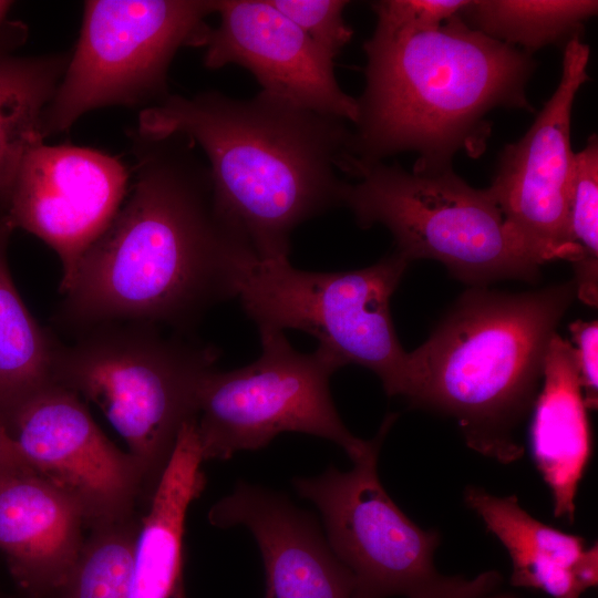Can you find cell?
I'll return each mask as SVG.
<instances>
[{"label":"cell","mask_w":598,"mask_h":598,"mask_svg":"<svg viewBox=\"0 0 598 598\" xmlns=\"http://www.w3.org/2000/svg\"><path fill=\"white\" fill-rule=\"evenodd\" d=\"M0 225V422L8 430L30 399L54 383L58 341L43 329L21 299L8 266L13 233Z\"/></svg>","instance_id":"cell-20"},{"label":"cell","mask_w":598,"mask_h":598,"mask_svg":"<svg viewBox=\"0 0 598 598\" xmlns=\"http://www.w3.org/2000/svg\"><path fill=\"white\" fill-rule=\"evenodd\" d=\"M69 54L13 55L0 51V218L24 155L44 142L43 113L64 74Z\"/></svg>","instance_id":"cell-21"},{"label":"cell","mask_w":598,"mask_h":598,"mask_svg":"<svg viewBox=\"0 0 598 598\" xmlns=\"http://www.w3.org/2000/svg\"><path fill=\"white\" fill-rule=\"evenodd\" d=\"M133 141L130 196L80 259L55 321L74 331L134 321L185 333L235 297L255 254L218 209L193 141L136 133Z\"/></svg>","instance_id":"cell-1"},{"label":"cell","mask_w":598,"mask_h":598,"mask_svg":"<svg viewBox=\"0 0 598 598\" xmlns=\"http://www.w3.org/2000/svg\"><path fill=\"white\" fill-rule=\"evenodd\" d=\"M409 264L395 250L367 268L334 272L251 257L237 275L235 297L258 330L305 331L340 367L362 365L379 377L388 395L405 398L408 352L390 301Z\"/></svg>","instance_id":"cell-8"},{"label":"cell","mask_w":598,"mask_h":598,"mask_svg":"<svg viewBox=\"0 0 598 598\" xmlns=\"http://www.w3.org/2000/svg\"><path fill=\"white\" fill-rule=\"evenodd\" d=\"M8 432L29 465L80 504L87 526L133 515L145 494L134 457L104 435L80 396L63 385L52 383L30 399Z\"/></svg>","instance_id":"cell-13"},{"label":"cell","mask_w":598,"mask_h":598,"mask_svg":"<svg viewBox=\"0 0 598 598\" xmlns=\"http://www.w3.org/2000/svg\"><path fill=\"white\" fill-rule=\"evenodd\" d=\"M468 0H382L372 4L375 27L398 31L435 29L457 14Z\"/></svg>","instance_id":"cell-26"},{"label":"cell","mask_w":598,"mask_h":598,"mask_svg":"<svg viewBox=\"0 0 598 598\" xmlns=\"http://www.w3.org/2000/svg\"><path fill=\"white\" fill-rule=\"evenodd\" d=\"M504 598H516V597H514L513 595H509V594H505Z\"/></svg>","instance_id":"cell-30"},{"label":"cell","mask_w":598,"mask_h":598,"mask_svg":"<svg viewBox=\"0 0 598 598\" xmlns=\"http://www.w3.org/2000/svg\"><path fill=\"white\" fill-rule=\"evenodd\" d=\"M569 237L581 250L574 266L577 298L590 307L598 305V138L590 135L586 146L574 153Z\"/></svg>","instance_id":"cell-24"},{"label":"cell","mask_w":598,"mask_h":598,"mask_svg":"<svg viewBox=\"0 0 598 598\" xmlns=\"http://www.w3.org/2000/svg\"><path fill=\"white\" fill-rule=\"evenodd\" d=\"M597 11L596 0H475L458 16L471 28L532 54L580 34Z\"/></svg>","instance_id":"cell-22"},{"label":"cell","mask_w":598,"mask_h":598,"mask_svg":"<svg viewBox=\"0 0 598 598\" xmlns=\"http://www.w3.org/2000/svg\"><path fill=\"white\" fill-rule=\"evenodd\" d=\"M465 504L506 549L511 584L553 598H580L598 584V548L577 535L554 528L525 511L515 495L497 496L468 486Z\"/></svg>","instance_id":"cell-17"},{"label":"cell","mask_w":598,"mask_h":598,"mask_svg":"<svg viewBox=\"0 0 598 598\" xmlns=\"http://www.w3.org/2000/svg\"><path fill=\"white\" fill-rule=\"evenodd\" d=\"M141 520L134 514L93 524L58 598H132Z\"/></svg>","instance_id":"cell-23"},{"label":"cell","mask_w":598,"mask_h":598,"mask_svg":"<svg viewBox=\"0 0 598 598\" xmlns=\"http://www.w3.org/2000/svg\"><path fill=\"white\" fill-rule=\"evenodd\" d=\"M533 409L530 442L535 464L551 494L554 516L571 524L592 440L575 348L558 333L549 343Z\"/></svg>","instance_id":"cell-18"},{"label":"cell","mask_w":598,"mask_h":598,"mask_svg":"<svg viewBox=\"0 0 598 598\" xmlns=\"http://www.w3.org/2000/svg\"><path fill=\"white\" fill-rule=\"evenodd\" d=\"M589 54L580 34L566 42L556 90L524 136L504 146L487 188L506 223L542 264L565 259L575 265L581 258L568 228L570 124L575 97L588 80Z\"/></svg>","instance_id":"cell-11"},{"label":"cell","mask_w":598,"mask_h":598,"mask_svg":"<svg viewBox=\"0 0 598 598\" xmlns=\"http://www.w3.org/2000/svg\"><path fill=\"white\" fill-rule=\"evenodd\" d=\"M11 1L7 0H0V51H10L9 45H13L17 40H21L22 38L17 37H9V34L13 35L17 32H22V29H14V25H10L8 23L7 17L10 8L12 7Z\"/></svg>","instance_id":"cell-29"},{"label":"cell","mask_w":598,"mask_h":598,"mask_svg":"<svg viewBox=\"0 0 598 598\" xmlns=\"http://www.w3.org/2000/svg\"><path fill=\"white\" fill-rule=\"evenodd\" d=\"M115 321L59 342L54 383L95 403L125 441L151 499L183 426L197 417V392L219 351L184 332Z\"/></svg>","instance_id":"cell-5"},{"label":"cell","mask_w":598,"mask_h":598,"mask_svg":"<svg viewBox=\"0 0 598 598\" xmlns=\"http://www.w3.org/2000/svg\"><path fill=\"white\" fill-rule=\"evenodd\" d=\"M128 179L117 157L90 147L42 142L24 155L6 217L13 229L34 235L59 256L62 295L83 254L122 206Z\"/></svg>","instance_id":"cell-12"},{"label":"cell","mask_w":598,"mask_h":598,"mask_svg":"<svg viewBox=\"0 0 598 598\" xmlns=\"http://www.w3.org/2000/svg\"><path fill=\"white\" fill-rule=\"evenodd\" d=\"M208 520L244 526L265 568V598H359L350 570L338 559L315 518L286 496L245 481L215 503Z\"/></svg>","instance_id":"cell-15"},{"label":"cell","mask_w":598,"mask_h":598,"mask_svg":"<svg viewBox=\"0 0 598 598\" xmlns=\"http://www.w3.org/2000/svg\"><path fill=\"white\" fill-rule=\"evenodd\" d=\"M87 526L80 504L33 470L0 473V551L30 598L54 595Z\"/></svg>","instance_id":"cell-16"},{"label":"cell","mask_w":598,"mask_h":598,"mask_svg":"<svg viewBox=\"0 0 598 598\" xmlns=\"http://www.w3.org/2000/svg\"><path fill=\"white\" fill-rule=\"evenodd\" d=\"M203 462L194 419L183 426L141 520L132 598H186L185 519L189 505L205 487Z\"/></svg>","instance_id":"cell-19"},{"label":"cell","mask_w":598,"mask_h":598,"mask_svg":"<svg viewBox=\"0 0 598 598\" xmlns=\"http://www.w3.org/2000/svg\"><path fill=\"white\" fill-rule=\"evenodd\" d=\"M396 414H388L367 451L348 471L329 467L312 477H296L297 494L320 513L334 555L352 574L359 598H488L502 576L440 573L434 563L441 537L421 528L385 491L378 462Z\"/></svg>","instance_id":"cell-7"},{"label":"cell","mask_w":598,"mask_h":598,"mask_svg":"<svg viewBox=\"0 0 598 598\" xmlns=\"http://www.w3.org/2000/svg\"><path fill=\"white\" fill-rule=\"evenodd\" d=\"M19 470L33 468L27 462L8 430L0 422V473Z\"/></svg>","instance_id":"cell-28"},{"label":"cell","mask_w":598,"mask_h":598,"mask_svg":"<svg viewBox=\"0 0 598 598\" xmlns=\"http://www.w3.org/2000/svg\"><path fill=\"white\" fill-rule=\"evenodd\" d=\"M488 598H498V595L495 594V595H493V596H491V597H488Z\"/></svg>","instance_id":"cell-31"},{"label":"cell","mask_w":598,"mask_h":598,"mask_svg":"<svg viewBox=\"0 0 598 598\" xmlns=\"http://www.w3.org/2000/svg\"><path fill=\"white\" fill-rule=\"evenodd\" d=\"M576 297L574 279L520 293L472 287L408 352L405 398L454 417L476 453L502 464L519 460L520 425L539 392L549 343Z\"/></svg>","instance_id":"cell-4"},{"label":"cell","mask_w":598,"mask_h":598,"mask_svg":"<svg viewBox=\"0 0 598 598\" xmlns=\"http://www.w3.org/2000/svg\"><path fill=\"white\" fill-rule=\"evenodd\" d=\"M4 219H6V217H4V218H0V225H1V223H2Z\"/></svg>","instance_id":"cell-32"},{"label":"cell","mask_w":598,"mask_h":598,"mask_svg":"<svg viewBox=\"0 0 598 598\" xmlns=\"http://www.w3.org/2000/svg\"><path fill=\"white\" fill-rule=\"evenodd\" d=\"M569 330L574 342L579 381L586 408L596 410L598 404V323L596 320H576Z\"/></svg>","instance_id":"cell-27"},{"label":"cell","mask_w":598,"mask_h":598,"mask_svg":"<svg viewBox=\"0 0 598 598\" xmlns=\"http://www.w3.org/2000/svg\"><path fill=\"white\" fill-rule=\"evenodd\" d=\"M330 59L351 41L353 30L343 19V0H269Z\"/></svg>","instance_id":"cell-25"},{"label":"cell","mask_w":598,"mask_h":598,"mask_svg":"<svg viewBox=\"0 0 598 598\" xmlns=\"http://www.w3.org/2000/svg\"><path fill=\"white\" fill-rule=\"evenodd\" d=\"M365 85L357 99L351 155L359 168L416 152L412 172L453 169L461 151L478 157L497 107L533 111L530 53L471 28L457 14L424 31L375 27L363 43Z\"/></svg>","instance_id":"cell-3"},{"label":"cell","mask_w":598,"mask_h":598,"mask_svg":"<svg viewBox=\"0 0 598 598\" xmlns=\"http://www.w3.org/2000/svg\"><path fill=\"white\" fill-rule=\"evenodd\" d=\"M343 200L361 228L384 226L410 262L434 259L461 281L486 287L503 279L533 281L543 265L506 223L486 189L453 169L408 172L383 162L358 169Z\"/></svg>","instance_id":"cell-6"},{"label":"cell","mask_w":598,"mask_h":598,"mask_svg":"<svg viewBox=\"0 0 598 598\" xmlns=\"http://www.w3.org/2000/svg\"><path fill=\"white\" fill-rule=\"evenodd\" d=\"M204 65L238 64L261 91L298 106L354 123L357 99L339 85L333 61L269 0H215Z\"/></svg>","instance_id":"cell-14"},{"label":"cell","mask_w":598,"mask_h":598,"mask_svg":"<svg viewBox=\"0 0 598 598\" xmlns=\"http://www.w3.org/2000/svg\"><path fill=\"white\" fill-rule=\"evenodd\" d=\"M261 353L231 371H208L197 392L196 432L203 461L258 451L277 435L297 432L339 445L353 462L370 440L353 435L332 401L329 381L341 368L317 348L297 351L283 331L259 330Z\"/></svg>","instance_id":"cell-10"},{"label":"cell","mask_w":598,"mask_h":598,"mask_svg":"<svg viewBox=\"0 0 598 598\" xmlns=\"http://www.w3.org/2000/svg\"><path fill=\"white\" fill-rule=\"evenodd\" d=\"M215 0H89L74 52L42 120L44 137L112 105L165 100L183 47H205Z\"/></svg>","instance_id":"cell-9"},{"label":"cell","mask_w":598,"mask_h":598,"mask_svg":"<svg viewBox=\"0 0 598 598\" xmlns=\"http://www.w3.org/2000/svg\"><path fill=\"white\" fill-rule=\"evenodd\" d=\"M348 121L260 91L169 94L138 115L136 134H182L206 157L215 203L261 260L288 259L302 223L343 206L353 178Z\"/></svg>","instance_id":"cell-2"}]
</instances>
